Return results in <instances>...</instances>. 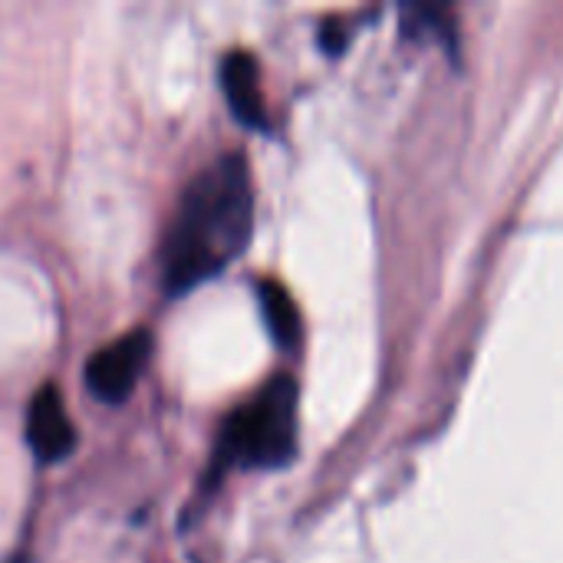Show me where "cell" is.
<instances>
[{
	"mask_svg": "<svg viewBox=\"0 0 563 563\" xmlns=\"http://www.w3.org/2000/svg\"><path fill=\"white\" fill-rule=\"evenodd\" d=\"M254 234V185L241 152L205 165L181 191L162 241V287L178 297L221 274Z\"/></svg>",
	"mask_w": 563,
	"mask_h": 563,
	"instance_id": "1",
	"label": "cell"
},
{
	"mask_svg": "<svg viewBox=\"0 0 563 563\" xmlns=\"http://www.w3.org/2000/svg\"><path fill=\"white\" fill-rule=\"evenodd\" d=\"M297 452V383L280 373L261 393L238 406L214 445L208 485H218L231 468H280Z\"/></svg>",
	"mask_w": 563,
	"mask_h": 563,
	"instance_id": "2",
	"label": "cell"
},
{
	"mask_svg": "<svg viewBox=\"0 0 563 563\" xmlns=\"http://www.w3.org/2000/svg\"><path fill=\"white\" fill-rule=\"evenodd\" d=\"M152 360V333L145 327L129 330L115 343L96 350L86 363V389L109 406H119L139 386L145 366Z\"/></svg>",
	"mask_w": 563,
	"mask_h": 563,
	"instance_id": "3",
	"label": "cell"
},
{
	"mask_svg": "<svg viewBox=\"0 0 563 563\" xmlns=\"http://www.w3.org/2000/svg\"><path fill=\"white\" fill-rule=\"evenodd\" d=\"M26 442L36 455V462H59L76 445V429L66 416L63 396L56 386H43L26 416Z\"/></svg>",
	"mask_w": 563,
	"mask_h": 563,
	"instance_id": "4",
	"label": "cell"
},
{
	"mask_svg": "<svg viewBox=\"0 0 563 563\" xmlns=\"http://www.w3.org/2000/svg\"><path fill=\"white\" fill-rule=\"evenodd\" d=\"M221 86L228 96L231 112L251 125V129H267V106L261 92V66L247 49H231L221 63Z\"/></svg>",
	"mask_w": 563,
	"mask_h": 563,
	"instance_id": "5",
	"label": "cell"
},
{
	"mask_svg": "<svg viewBox=\"0 0 563 563\" xmlns=\"http://www.w3.org/2000/svg\"><path fill=\"white\" fill-rule=\"evenodd\" d=\"M257 297H261L264 323H267L274 343L280 350H297L303 327H300V310H297L294 297L287 294V287L277 284V280H261L257 284Z\"/></svg>",
	"mask_w": 563,
	"mask_h": 563,
	"instance_id": "6",
	"label": "cell"
}]
</instances>
